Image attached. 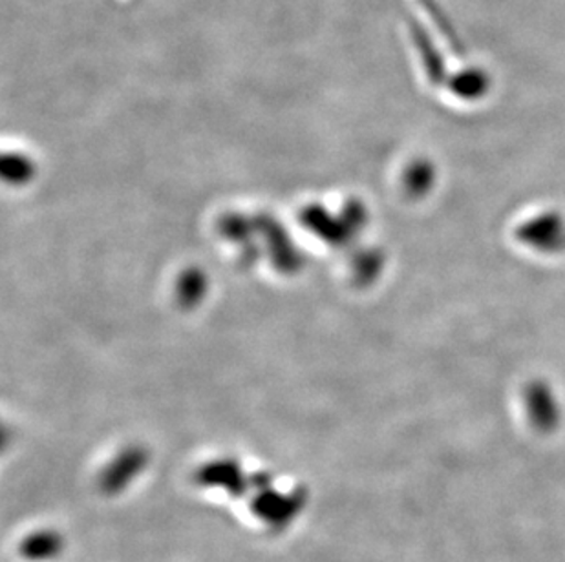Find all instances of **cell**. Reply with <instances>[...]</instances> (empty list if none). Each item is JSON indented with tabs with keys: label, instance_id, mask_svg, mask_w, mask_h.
I'll return each instance as SVG.
<instances>
[{
	"label": "cell",
	"instance_id": "6da1fadb",
	"mask_svg": "<svg viewBox=\"0 0 565 562\" xmlns=\"http://www.w3.org/2000/svg\"><path fill=\"white\" fill-rule=\"evenodd\" d=\"M306 506V494L302 489L291 494H277L269 486L262 488L252 502L253 514L271 530H284L299 517Z\"/></svg>",
	"mask_w": 565,
	"mask_h": 562
},
{
	"label": "cell",
	"instance_id": "7a4b0ae2",
	"mask_svg": "<svg viewBox=\"0 0 565 562\" xmlns=\"http://www.w3.org/2000/svg\"><path fill=\"white\" fill-rule=\"evenodd\" d=\"M63 550L64 537L55 530L35 531L21 542L22 558L32 562L54 561Z\"/></svg>",
	"mask_w": 565,
	"mask_h": 562
},
{
	"label": "cell",
	"instance_id": "3957f363",
	"mask_svg": "<svg viewBox=\"0 0 565 562\" xmlns=\"http://www.w3.org/2000/svg\"><path fill=\"white\" fill-rule=\"evenodd\" d=\"M143 455L141 453H127L121 456L114 466L108 467L105 477L102 478V489L107 495H118L127 488L128 483L138 475L143 467Z\"/></svg>",
	"mask_w": 565,
	"mask_h": 562
},
{
	"label": "cell",
	"instance_id": "277c9868",
	"mask_svg": "<svg viewBox=\"0 0 565 562\" xmlns=\"http://www.w3.org/2000/svg\"><path fill=\"white\" fill-rule=\"evenodd\" d=\"M200 483L205 486H222L227 489L233 497H241L246 491L247 483L242 477L241 469L225 462V464H214L200 472Z\"/></svg>",
	"mask_w": 565,
	"mask_h": 562
}]
</instances>
